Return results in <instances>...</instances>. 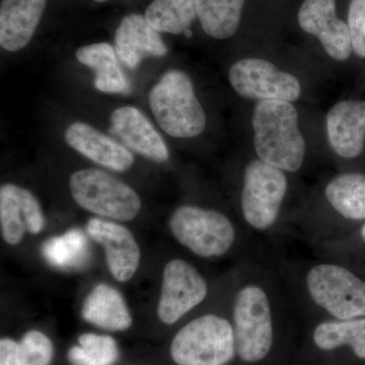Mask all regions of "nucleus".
<instances>
[{
    "instance_id": "28",
    "label": "nucleus",
    "mask_w": 365,
    "mask_h": 365,
    "mask_svg": "<svg viewBox=\"0 0 365 365\" xmlns=\"http://www.w3.org/2000/svg\"><path fill=\"white\" fill-rule=\"evenodd\" d=\"M0 365H25L20 343L9 338L0 340Z\"/></svg>"
},
{
    "instance_id": "30",
    "label": "nucleus",
    "mask_w": 365,
    "mask_h": 365,
    "mask_svg": "<svg viewBox=\"0 0 365 365\" xmlns=\"http://www.w3.org/2000/svg\"><path fill=\"white\" fill-rule=\"evenodd\" d=\"M93 2H97V4H105V2L109 1V0H93Z\"/></svg>"
},
{
    "instance_id": "25",
    "label": "nucleus",
    "mask_w": 365,
    "mask_h": 365,
    "mask_svg": "<svg viewBox=\"0 0 365 365\" xmlns=\"http://www.w3.org/2000/svg\"><path fill=\"white\" fill-rule=\"evenodd\" d=\"M78 343L67 353L71 365H114L119 359V349L111 336L83 334Z\"/></svg>"
},
{
    "instance_id": "13",
    "label": "nucleus",
    "mask_w": 365,
    "mask_h": 365,
    "mask_svg": "<svg viewBox=\"0 0 365 365\" xmlns=\"http://www.w3.org/2000/svg\"><path fill=\"white\" fill-rule=\"evenodd\" d=\"M86 232L104 247L108 267L113 277L126 282L133 277L140 263V249L128 228L109 220L91 218Z\"/></svg>"
},
{
    "instance_id": "29",
    "label": "nucleus",
    "mask_w": 365,
    "mask_h": 365,
    "mask_svg": "<svg viewBox=\"0 0 365 365\" xmlns=\"http://www.w3.org/2000/svg\"><path fill=\"white\" fill-rule=\"evenodd\" d=\"M355 235H357V237H359L360 242H361L362 244H364V246H365V222L362 223L361 227L359 228L357 234Z\"/></svg>"
},
{
    "instance_id": "21",
    "label": "nucleus",
    "mask_w": 365,
    "mask_h": 365,
    "mask_svg": "<svg viewBox=\"0 0 365 365\" xmlns=\"http://www.w3.org/2000/svg\"><path fill=\"white\" fill-rule=\"evenodd\" d=\"M311 340L319 352L350 346L357 359L365 360V318L313 321Z\"/></svg>"
},
{
    "instance_id": "17",
    "label": "nucleus",
    "mask_w": 365,
    "mask_h": 365,
    "mask_svg": "<svg viewBox=\"0 0 365 365\" xmlns=\"http://www.w3.org/2000/svg\"><path fill=\"white\" fill-rule=\"evenodd\" d=\"M64 136L71 148L107 169L125 172L133 165L134 157L128 148L91 125L72 123L67 127Z\"/></svg>"
},
{
    "instance_id": "22",
    "label": "nucleus",
    "mask_w": 365,
    "mask_h": 365,
    "mask_svg": "<svg viewBox=\"0 0 365 365\" xmlns=\"http://www.w3.org/2000/svg\"><path fill=\"white\" fill-rule=\"evenodd\" d=\"M246 0H196L197 16L204 32L216 40L235 36Z\"/></svg>"
},
{
    "instance_id": "20",
    "label": "nucleus",
    "mask_w": 365,
    "mask_h": 365,
    "mask_svg": "<svg viewBox=\"0 0 365 365\" xmlns=\"http://www.w3.org/2000/svg\"><path fill=\"white\" fill-rule=\"evenodd\" d=\"M76 59L95 72V86L105 93H126L130 91L128 79L118 62L116 50L109 43L83 46L76 52Z\"/></svg>"
},
{
    "instance_id": "3",
    "label": "nucleus",
    "mask_w": 365,
    "mask_h": 365,
    "mask_svg": "<svg viewBox=\"0 0 365 365\" xmlns=\"http://www.w3.org/2000/svg\"><path fill=\"white\" fill-rule=\"evenodd\" d=\"M290 192L289 174L255 158L242 170L239 212L253 237L272 239L284 232Z\"/></svg>"
},
{
    "instance_id": "10",
    "label": "nucleus",
    "mask_w": 365,
    "mask_h": 365,
    "mask_svg": "<svg viewBox=\"0 0 365 365\" xmlns=\"http://www.w3.org/2000/svg\"><path fill=\"white\" fill-rule=\"evenodd\" d=\"M209 294V283L199 269L184 259H173L163 268L158 317L174 325L201 306Z\"/></svg>"
},
{
    "instance_id": "15",
    "label": "nucleus",
    "mask_w": 365,
    "mask_h": 365,
    "mask_svg": "<svg viewBox=\"0 0 365 365\" xmlns=\"http://www.w3.org/2000/svg\"><path fill=\"white\" fill-rule=\"evenodd\" d=\"M111 130L128 150L157 163L169 160L163 137L140 110L132 106L118 108L111 115Z\"/></svg>"
},
{
    "instance_id": "14",
    "label": "nucleus",
    "mask_w": 365,
    "mask_h": 365,
    "mask_svg": "<svg viewBox=\"0 0 365 365\" xmlns=\"http://www.w3.org/2000/svg\"><path fill=\"white\" fill-rule=\"evenodd\" d=\"M326 128L331 150L338 158H359L365 146V101L336 103L327 114Z\"/></svg>"
},
{
    "instance_id": "19",
    "label": "nucleus",
    "mask_w": 365,
    "mask_h": 365,
    "mask_svg": "<svg viewBox=\"0 0 365 365\" xmlns=\"http://www.w3.org/2000/svg\"><path fill=\"white\" fill-rule=\"evenodd\" d=\"M81 314L88 323L112 332L128 330L133 323L123 295L105 283L86 297Z\"/></svg>"
},
{
    "instance_id": "27",
    "label": "nucleus",
    "mask_w": 365,
    "mask_h": 365,
    "mask_svg": "<svg viewBox=\"0 0 365 365\" xmlns=\"http://www.w3.org/2000/svg\"><path fill=\"white\" fill-rule=\"evenodd\" d=\"M347 25L353 51L365 58V0L350 1Z\"/></svg>"
},
{
    "instance_id": "24",
    "label": "nucleus",
    "mask_w": 365,
    "mask_h": 365,
    "mask_svg": "<svg viewBox=\"0 0 365 365\" xmlns=\"http://www.w3.org/2000/svg\"><path fill=\"white\" fill-rule=\"evenodd\" d=\"M42 254L45 260L54 268L78 269L85 266L90 258V246L85 234L73 228L46 241Z\"/></svg>"
},
{
    "instance_id": "11",
    "label": "nucleus",
    "mask_w": 365,
    "mask_h": 365,
    "mask_svg": "<svg viewBox=\"0 0 365 365\" xmlns=\"http://www.w3.org/2000/svg\"><path fill=\"white\" fill-rule=\"evenodd\" d=\"M297 20L302 30L316 37L331 58L341 62L350 58L349 28L336 14V0H304Z\"/></svg>"
},
{
    "instance_id": "5",
    "label": "nucleus",
    "mask_w": 365,
    "mask_h": 365,
    "mask_svg": "<svg viewBox=\"0 0 365 365\" xmlns=\"http://www.w3.org/2000/svg\"><path fill=\"white\" fill-rule=\"evenodd\" d=\"M169 228L181 246L202 259L222 258L253 240L222 211L193 204L175 209Z\"/></svg>"
},
{
    "instance_id": "4",
    "label": "nucleus",
    "mask_w": 365,
    "mask_h": 365,
    "mask_svg": "<svg viewBox=\"0 0 365 365\" xmlns=\"http://www.w3.org/2000/svg\"><path fill=\"white\" fill-rule=\"evenodd\" d=\"M256 158L289 175L304 167L307 143L297 108L287 101H261L252 115Z\"/></svg>"
},
{
    "instance_id": "26",
    "label": "nucleus",
    "mask_w": 365,
    "mask_h": 365,
    "mask_svg": "<svg viewBox=\"0 0 365 365\" xmlns=\"http://www.w3.org/2000/svg\"><path fill=\"white\" fill-rule=\"evenodd\" d=\"M20 347L24 364H51L54 348L51 340L40 331L26 333L20 342Z\"/></svg>"
},
{
    "instance_id": "1",
    "label": "nucleus",
    "mask_w": 365,
    "mask_h": 365,
    "mask_svg": "<svg viewBox=\"0 0 365 365\" xmlns=\"http://www.w3.org/2000/svg\"><path fill=\"white\" fill-rule=\"evenodd\" d=\"M269 257L299 314L312 321L365 318V279L346 261Z\"/></svg>"
},
{
    "instance_id": "18",
    "label": "nucleus",
    "mask_w": 365,
    "mask_h": 365,
    "mask_svg": "<svg viewBox=\"0 0 365 365\" xmlns=\"http://www.w3.org/2000/svg\"><path fill=\"white\" fill-rule=\"evenodd\" d=\"M47 0H1L0 46L7 52L24 49L32 41Z\"/></svg>"
},
{
    "instance_id": "16",
    "label": "nucleus",
    "mask_w": 365,
    "mask_h": 365,
    "mask_svg": "<svg viewBox=\"0 0 365 365\" xmlns=\"http://www.w3.org/2000/svg\"><path fill=\"white\" fill-rule=\"evenodd\" d=\"M144 14H129L120 21L115 32V50L123 64L135 69L145 57H163L168 48Z\"/></svg>"
},
{
    "instance_id": "6",
    "label": "nucleus",
    "mask_w": 365,
    "mask_h": 365,
    "mask_svg": "<svg viewBox=\"0 0 365 365\" xmlns=\"http://www.w3.org/2000/svg\"><path fill=\"white\" fill-rule=\"evenodd\" d=\"M151 112L163 131L175 138L200 135L207 119L188 73L170 69L153 86L148 97Z\"/></svg>"
},
{
    "instance_id": "23",
    "label": "nucleus",
    "mask_w": 365,
    "mask_h": 365,
    "mask_svg": "<svg viewBox=\"0 0 365 365\" xmlns=\"http://www.w3.org/2000/svg\"><path fill=\"white\" fill-rule=\"evenodd\" d=\"M158 33L190 36L197 16L196 0H153L144 13Z\"/></svg>"
},
{
    "instance_id": "12",
    "label": "nucleus",
    "mask_w": 365,
    "mask_h": 365,
    "mask_svg": "<svg viewBox=\"0 0 365 365\" xmlns=\"http://www.w3.org/2000/svg\"><path fill=\"white\" fill-rule=\"evenodd\" d=\"M0 225L6 244L16 246L23 241L26 230L39 234L45 227L39 200L32 192L14 184L0 188Z\"/></svg>"
},
{
    "instance_id": "8",
    "label": "nucleus",
    "mask_w": 365,
    "mask_h": 365,
    "mask_svg": "<svg viewBox=\"0 0 365 365\" xmlns=\"http://www.w3.org/2000/svg\"><path fill=\"white\" fill-rule=\"evenodd\" d=\"M69 189L81 208L110 220L129 222L143 206L138 194L129 185L104 170H76L69 178Z\"/></svg>"
},
{
    "instance_id": "2",
    "label": "nucleus",
    "mask_w": 365,
    "mask_h": 365,
    "mask_svg": "<svg viewBox=\"0 0 365 365\" xmlns=\"http://www.w3.org/2000/svg\"><path fill=\"white\" fill-rule=\"evenodd\" d=\"M365 222V174L342 172L322 187L317 200L290 211L284 232L314 247L350 234V225Z\"/></svg>"
},
{
    "instance_id": "9",
    "label": "nucleus",
    "mask_w": 365,
    "mask_h": 365,
    "mask_svg": "<svg viewBox=\"0 0 365 365\" xmlns=\"http://www.w3.org/2000/svg\"><path fill=\"white\" fill-rule=\"evenodd\" d=\"M228 81L240 97L257 102L292 103L302 95L299 79L266 59L247 57L237 60L228 69Z\"/></svg>"
},
{
    "instance_id": "7",
    "label": "nucleus",
    "mask_w": 365,
    "mask_h": 365,
    "mask_svg": "<svg viewBox=\"0 0 365 365\" xmlns=\"http://www.w3.org/2000/svg\"><path fill=\"white\" fill-rule=\"evenodd\" d=\"M178 365H227L237 356L232 316L207 313L191 319L173 338Z\"/></svg>"
}]
</instances>
